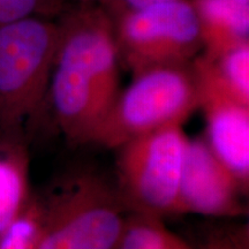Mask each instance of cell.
I'll return each mask as SVG.
<instances>
[{
	"label": "cell",
	"mask_w": 249,
	"mask_h": 249,
	"mask_svg": "<svg viewBox=\"0 0 249 249\" xmlns=\"http://www.w3.org/2000/svg\"><path fill=\"white\" fill-rule=\"evenodd\" d=\"M188 140L182 124H173L118 148V192L124 203L156 217L176 213Z\"/></svg>",
	"instance_id": "cell-6"
},
{
	"label": "cell",
	"mask_w": 249,
	"mask_h": 249,
	"mask_svg": "<svg viewBox=\"0 0 249 249\" xmlns=\"http://www.w3.org/2000/svg\"><path fill=\"white\" fill-rule=\"evenodd\" d=\"M58 0H0V28L52 11Z\"/></svg>",
	"instance_id": "cell-14"
},
{
	"label": "cell",
	"mask_w": 249,
	"mask_h": 249,
	"mask_svg": "<svg viewBox=\"0 0 249 249\" xmlns=\"http://www.w3.org/2000/svg\"><path fill=\"white\" fill-rule=\"evenodd\" d=\"M200 55L220 85L241 102L249 104V43L213 59Z\"/></svg>",
	"instance_id": "cell-10"
},
{
	"label": "cell",
	"mask_w": 249,
	"mask_h": 249,
	"mask_svg": "<svg viewBox=\"0 0 249 249\" xmlns=\"http://www.w3.org/2000/svg\"><path fill=\"white\" fill-rule=\"evenodd\" d=\"M37 232V209L31 208L26 213H21L0 235V249H34Z\"/></svg>",
	"instance_id": "cell-13"
},
{
	"label": "cell",
	"mask_w": 249,
	"mask_h": 249,
	"mask_svg": "<svg viewBox=\"0 0 249 249\" xmlns=\"http://www.w3.org/2000/svg\"><path fill=\"white\" fill-rule=\"evenodd\" d=\"M81 5H97V2H101L104 5L107 0H77Z\"/></svg>",
	"instance_id": "cell-16"
},
{
	"label": "cell",
	"mask_w": 249,
	"mask_h": 249,
	"mask_svg": "<svg viewBox=\"0 0 249 249\" xmlns=\"http://www.w3.org/2000/svg\"><path fill=\"white\" fill-rule=\"evenodd\" d=\"M117 249H186L167 231L158 217L139 213L128 220Z\"/></svg>",
	"instance_id": "cell-12"
},
{
	"label": "cell",
	"mask_w": 249,
	"mask_h": 249,
	"mask_svg": "<svg viewBox=\"0 0 249 249\" xmlns=\"http://www.w3.org/2000/svg\"><path fill=\"white\" fill-rule=\"evenodd\" d=\"M123 205L119 192L99 177H70L46 209H37L34 249H116L127 223Z\"/></svg>",
	"instance_id": "cell-3"
},
{
	"label": "cell",
	"mask_w": 249,
	"mask_h": 249,
	"mask_svg": "<svg viewBox=\"0 0 249 249\" xmlns=\"http://www.w3.org/2000/svg\"><path fill=\"white\" fill-rule=\"evenodd\" d=\"M112 18L120 64L133 75L152 67L191 64L203 50L193 0L160 2Z\"/></svg>",
	"instance_id": "cell-5"
},
{
	"label": "cell",
	"mask_w": 249,
	"mask_h": 249,
	"mask_svg": "<svg viewBox=\"0 0 249 249\" xmlns=\"http://www.w3.org/2000/svg\"><path fill=\"white\" fill-rule=\"evenodd\" d=\"M246 187L213 151L205 139L188 140L176 213L236 216Z\"/></svg>",
	"instance_id": "cell-8"
},
{
	"label": "cell",
	"mask_w": 249,
	"mask_h": 249,
	"mask_svg": "<svg viewBox=\"0 0 249 249\" xmlns=\"http://www.w3.org/2000/svg\"><path fill=\"white\" fill-rule=\"evenodd\" d=\"M198 108L192 62L152 67L133 75L120 91L92 142L118 149L152 130L182 124Z\"/></svg>",
	"instance_id": "cell-2"
},
{
	"label": "cell",
	"mask_w": 249,
	"mask_h": 249,
	"mask_svg": "<svg viewBox=\"0 0 249 249\" xmlns=\"http://www.w3.org/2000/svg\"><path fill=\"white\" fill-rule=\"evenodd\" d=\"M46 93L70 141L92 142L120 93L113 18L97 5H80L61 20Z\"/></svg>",
	"instance_id": "cell-1"
},
{
	"label": "cell",
	"mask_w": 249,
	"mask_h": 249,
	"mask_svg": "<svg viewBox=\"0 0 249 249\" xmlns=\"http://www.w3.org/2000/svg\"><path fill=\"white\" fill-rule=\"evenodd\" d=\"M208 144L246 188L249 180V104L219 83L201 55L192 61Z\"/></svg>",
	"instance_id": "cell-7"
},
{
	"label": "cell",
	"mask_w": 249,
	"mask_h": 249,
	"mask_svg": "<svg viewBox=\"0 0 249 249\" xmlns=\"http://www.w3.org/2000/svg\"><path fill=\"white\" fill-rule=\"evenodd\" d=\"M176 1V0H107L103 8L111 15L112 18H116L118 15L124 13V12L135 11L147 6H151L160 2Z\"/></svg>",
	"instance_id": "cell-15"
},
{
	"label": "cell",
	"mask_w": 249,
	"mask_h": 249,
	"mask_svg": "<svg viewBox=\"0 0 249 249\" xmlns=\"http://www.w3.org/2000/svg\"><path fill=\"white\" fill-rule=\"evenodd\" d=\"M60 37L59 23L31 17L0 28V120L21 124L45 102Z\"/></svg>",
	"instance_id": "cell-4"
},
{
	"label": "cell",
	"mask_w": 249,
	"mask_h": 249,
	"mask_svg": "<svg viewBox=\"0 0 249 249\" xmlns=\"http://www.w3.org/2000/svg\"><path fill=\"white\" fill-rule=\"evenodd\" d=\"M205 58L249 43V0H193Z\"/></svg>",
	"instance_id": "cell-9"
},
{
	"label": "cell",
	"mask_w": 249,
	"mask_h": 249,
	"mask_svg": "<svg viewBox=\"0 0 249 249\" xmlns=\"http://www.w3.org/2000/svg\"><path fill=\"white\" fill-rule=\"evenodd\" d=\"M24 197L22 165L12 156H0V235L22 213Z\"/></svg>",
	"instance_id": "cell-11"
}]
</instances>
